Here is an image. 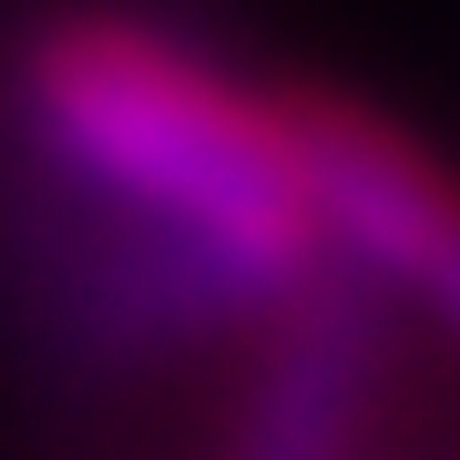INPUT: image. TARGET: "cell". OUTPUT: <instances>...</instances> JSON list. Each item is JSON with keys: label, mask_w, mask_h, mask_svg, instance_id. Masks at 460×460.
<instances>
[{"label": "cell", "mask_w": 460, "mask_h": 460, "mask_svg": "<svg viewBox=\"0 0 460 460\" xmlns=\"http://www.w3.org/2000/svg\"><path fill=\"white\" fill-rule=\"evenodd\" d=\"M11 144L62 184L102 195L113 215L195 246L266 317L328 277L277 102L154 21L123 11L41 21L11 62Z\"/></svg>", "instance_id": "cell-1"}, {"label": "cell", "mask_w": 460, "mask_h": 460, "mask_svg": "<svg viewBox=\"0 0 460 460\" xmlns=\"http://www.w3.org/2000/svg\"><path fill=\"white\" fill-rule=\"evenodd\" d=\"M296 195H307L317 256L338 277H358L368 296H410L460 338V174L420 133L378 123L348 93H287L277 102Z\"/></svg>", "instance_id": "cell-2"}, {"label": "cell", "mask_w": 460, "mask_h": 460, "mask_svg": "<svg viewBox=\"0 0 460 460\" xmlns=\"http://www.w3.org/2000/svg\"><path fill=\"white\" fill-rule=\"evenodd\" d=\"M378 368H389V317L358 277L328 266L296 307L256 328V378L226 460H358L378 420Z\"/></svg>", "instance_id": "cell-3"}]
</instances>
